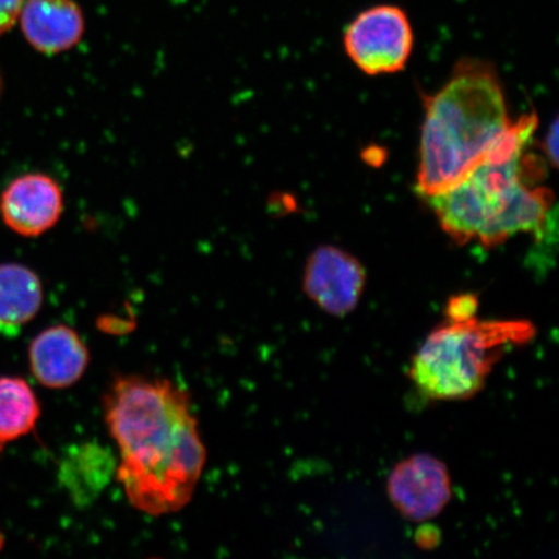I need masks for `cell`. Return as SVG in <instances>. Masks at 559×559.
<instances>
[{"label":"cell","instance_id":"obj_2","mask_svg":"<svg viewBox=\"0 0 559 559\" xmlns=\"http://www.w3.org/2000/svg\"><path fill=\"white\" fill-rule=\"evenodd\" d=\"M536 126L535 114L510 123L463 179L425 198L451 239L493 248L510 237L537 234L544 227L555 209L554 193L548 188L530 187L524 180L523 153Z\"/></svg>","mask_w":559,"mask_h":559},{"label":"cell","instance_id":"obj_9","mask_svg":"<svg viewBox=\"0 0 559 559\" xmlns=\"http://www.w3.org/2000/svg\"><path fill=\"white\" fill-rule=\"evenodd\" d=\"M29 360L32 373L39 383L50 389H67L85 374L90 354L72 328L55 325L33 340Z\"/></svg>","mask_w":559,"mask_h":559},{"label":"cell","instance_id":"obj_10","mask_svg":"<svg viewBox=\"0 0 559 559\" xmlns=\"http://www.w3.org/2000/svg\"><path fill=\"white\" fill-rule=\"evenodd\" d=\"M20 19L26 40L45 55L72 50L85 32V19L73 0H27Z\"/></svg>","mask_w":559,"mask_h":559},{"label":"cell","instance_id":"obj_7","mask_svg":"<svg viewBox=\"0 0 559 559\" xmlns=\"http://www.w3.org/2000/svg\"><path fill=\"white\" fill-rule=\"evenodd\" d=\"M388 493L405 519L415 522L435 519L452 498L449 469L430 454H415L391 472Z\"/></svg>","mask_w":559,"mask_h":559},{"label":"cell","instance_id":"obj_5","mask_svg":"<svg viewBox=\"0 0 559 559\" xmlns=\"http://www.w3.org/2000/svg\"><path fill=\"white\" fill-rule=\"evenodd\" d=\"M411 20L401 7H370L348 24L344 46L349 59L368 75L393 74L407 66L414 51Z\"/></svg>","mask_w":559,"mask_h":559},{"label":"cell","instance_id":"obj_3","mask_svg":"<svg viewBox=\"0 0 559 559\" xmlns=\"http://www.w3.org/2000/svg\"><path fill=\"white\" fill-rule=\"evenodd\" d=\"M424 103L416 188L428 198L463 179L512 122L498 70L479 59L460 60Z\"/></svg>","mask_w":559,"mask_h":559},{"label":"cell","instance_id":"obj_12","mask_svg":"<svg viewBox=\"0 0 559 559\" xmlns=\"http://www.w3.org/2000/svg\"><path fill=\"white\" fill-rule=\"evenodd\" d=\"M40 405L33 389L19 377H0V452L35 429Z\"/></svg>","mask_w":559,"mask_h":559},{"label":"cell","instance_id":"obj_4","mask_svg":"<svg viewBox=\"0 0 559 559\" xmlns=\"http://www.w3.org/2000/svg\"><path fill=\"white\" fill-rule=\"evenodd\" d=\"M533 333L527 323H480L475 318L449 321L419 347L412 361L411 379L429 400H467L485 386L504 347L526 341Z\"/></svg>","mask_w":559,"mask_h":559},{"label":"cell","instance_id":"obj_17","mask_svg":"<svg viewBox=\"0 0 559 559\" xmlns=\"http://www.w3.org/2000/svg\"><path fill=\"white\" fill-rule=\"evenodd\" d=\"M0 91H2V80H0Z\"/></svg>","mask_w":559,"mask_h":559},{"label":"cell","instance_id":"obj_16","mask_svg":"<svg viewBox=\"0 0 559 559\" xmlns=\"http://www.w3.org/2000/svg\"><path fill=\"white\" fill-rule=\"evenodd\" d=\"M3 547V536L2 534H0V549H2Z\"/></svg>","mask_w":559,"mask_h":559},{"label":"cell","instance_id":"obj_6","mask_svg":"<svg viewBox=\"0 0 559 559\" xmlns=\"http://www.w3.org/2000/svg\"><path fill=\"white\" fill-rule=\"evenodd\" d=\"M366 283L367 272L358 258L332 245L318 248L307 261L306 295L333 317L344 318L358 307Z\"/></svg>","mask_w":559,"mask_h":559},{"label":"cell","instance_id":"obj_14","mask_svg":"<svg viewBox=\"0 0 559 559\" xmlns=\"http://www.w3.org/2000/svg\"><path fill=\"white\" fill-rule=\"evenodd\" d=\"M23 5L24 0H0V35L16 24Z\"/></svg>","mask_w":559,"mask_h":559},{"label":"cell","instance_id":"obj_8","mask_svg":"<svg viewBox=\"0 0 559 559\" xmlns=\"http://www.w3.org/2000/svg\"><path fill=\"white\" fill-rule=\"evenodd\" d=\"M64 210V193L53 178L33 173L12 180L0 198L5 226L24 237H38L56 226Z\"/></svg>","mask_w":559,"mask_h":559},{"label":"cell","instance_id":"obj_1","mask_svg":"<svg viewBox=\"0 0 559 559\" xmlns=\"http://www.w3.org/2000/svg\"><path fill=\"white\" fill-rule=\"evenodd\" d=\"M104 418L131 506L158 516L190 504L206 463L190 394L169 380L117 377L104 396Z\"/></svg>","mask_w":559,"mask_h":559},{"label":"cell","instance_id":"obj_11","mask_svg":"<svg viewBox=\"0 0 559 559\" xmlns=\"http://www.w3.org/2000/svg\"><path fill=\"white\" fill-rule=\"evenodd\" d=\"M44 304L37 274L24 264H0V333L15 335L29 323Z\"/></svg>","mask_w":559,"mask_h":559},{"label":"cell","instance_id":"obj_13","mask_svg":"<svg viewBox=\"0 0 559 559\" xmlns=\"http://www.w3.org/2000/svg\"><path fill=\"white\" fill-rule=\"evenodd\" d=\"M478 309V299L474 295H460L450 299L447 305V318L449 321H466L475 318Z\"/></svg>","mask_w":559,"mask_h":559},{"label":"cell","instance_id":"obj_15","mask_svg":"<svg viewBox=\"0 0 559 559\" xmlns=\"http://www.w3.org/2000/svg\"><path fill=\"white\" fill-rule=\"evenodd\" d=\"M544 155L547 156L551 166L558 165V121L557 118L551 123L547 134H545L542 143Z\"/></svg>","mask_w":559,"mask_h":559}]
</instances>
